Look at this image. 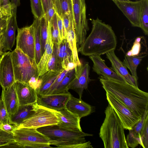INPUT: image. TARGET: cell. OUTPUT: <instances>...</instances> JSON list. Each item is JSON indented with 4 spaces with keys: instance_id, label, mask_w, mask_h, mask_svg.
I'll list each match as a JSON object with an SVG mask.
<instances>
[{
    "instance_id": "6da1fadb",
    "label": "cell",
    "mask_w": 148,
    "mask_h": 148,
    "mask_svg": "<svg viewBox=\"0 0 148 148\" xmlns=\"http://www.w3.org/2000/svg\"><path fill=\"white\" fill-rule=\"evenodd\" d=\"M99 81L106 92L111 94L125 105L140 120L148 110V93L138 87L100 76Z\"/></svg>"
},
{
    "instance_id": "7a4b0ae2",
    "label": "cell",
    "mask_w": 148,
    "mask_h": 148,
    "mask_svg": "<svg viewBox=\"0 0 148 148\" xmlns=\"http://www.w3.org/2000/svg\"><path fill=\"white\" fill-rule=\"evenodd\" d=\"M91 23V32L78 52L89 56H101L114 51L117 45V38L111 27L98 17L92 19Z\"/></svg>"
},
{
    "instance_id": "3957f363",
    "label": "cell",
    "mask_w": 148,
    "mask_h": 148,
    "mask_svg": "<svg viewBox=\"0 0 148 148\" xmlns=\"http://www.w3.org/2000/svg\"><path fill=\"white\" fill-rule=\"evenodd\" d=\"M105 117L100 127L99 136L105 148H128L124 130L113 108L108 103L105 111Z\"/></svg>"
},
{
    "instance_id": "277c9868",
    "label": "cell",
    "mask_w": 148,
    "mask_h": 148,
    "mask_svg": "<svg viewBox=\"0 0 148 148\" xmlns=\"http://www.w3.org/2000/svg\"><path fill=\"white\" fill-rule=\"evenodd\" d=\"M37 131L46 137L50 145L62 148H83V143L86 141L85 136L93 134L69 130L60 127L57 124L38 128Z\"/></svg>"
},
{
    "instance_id": "5b68a950",
    "label": "cell",
    "mask_w": 148,
    "mask_h": 148,
    "mask_svg": "<svg viewBox=\"0 0 148 148\" xmlns=\"http://www.w3.org/2000/svg\"><path fill=\"white\" fill-rule=\"evenodd\" d=\"M15 81L28 84L33 77H39L35 61L29 58L17 47L11 52Z\"/></svg>"
},
{
    "instance_id": "8992f818",
    "label": "cell",
    "mask_w": 148,
    "mask_h": 148,
    "mask_svg": "<svg viewBox=\"0 0 148 148\" xmlns=\"http://www.w3.org/2000/svg\"><path fill=\"white\" fill-rule=\"evenodd\" d=\"M74 28L78 51L84 42L89 30L85 0H72Z\"/></svg>"
},
{
    "instance_id": "52a82bcc",
    "label": "cell",
    "mask_w": 148,
    "mask_h": 148,
    "mask_svg": "<svg viewBox=\"0 0 148 148\" xmlns=\"http://www.w3.org/2000/svg\"><path fill=\"white\" fill-rule=\"evenodd\" d=\"M58 121L53 111L39 106L36 103L35 113L24 120L17 127L37 129L45 126L57 124Z\"/></svg>"
},
{
    "instance_id": "ba28073f",
    "label": "cell",
    "mask_w": 148,
    "mask_h": 148,
    "mask_svg": "<svg viewBox=\"0 0 148 148\" xmlns=\"http://www.w3.org/2000/svg\"><path fill=\"white\" fill-rule=\"evenodd\" d=\"M108 103L118 116L124 129H132L140 120L123 103L114 96L106 92Z\"/></svg>"
},
{
    "instance_id": "9c48e42d",
    "label": "cell",
    "mask_w": 148,
    "mask_h": 148,
    "mask_svg": "<svg viewBox=\"0 0 148 148\" xmlns=\"http://www.w3.org/2000/svg\"><path fill=\"white\" fill-rule=\"evenodd\" d=\"M16 47L29 58L35 60V48L34 23L28 26L17 28Z\"/></svg>"
},
{
    "instance_id": "30bf717a",
    "label": "cell",
    "mask_w": 148,
    "mask_h": 148,
    "mask_svg": "<svg viewBox=\"0 0 148 148\" xmlns=\"http://www.w3.org/2000/svg\"><path fill=\"white\" fill-rule=\"evenodd\" d=\"M13 134L15 142L20 147L25 148L27 145L32 143L50 144V140L36 128L16 127Z\"/></svg>"
},
{
    "instance_id": "8fae6325",
    "label": "cell",
    "mask_w": 148,
    "mask_h": 148,
    "mask_svg": "<svg viewBox=\"0 0 148 148\" xmlns=\"http://www.w3.org/2000/svg\"><path fill=\"white\" fill-rule=\"evenodd\" d=\"M90 67L88 62L77 66L75 67L74 76L69 83L68 89L75 91L82 98L83 91L86 89L92 80L89 77Z\"/></svg>"
},
{
    "instance_id": "7c38bea8",
    "label": "cell",
    "mask_w": 148,
    "mask_h": 148,
    "mask_svg": "<svg viewBox=\"0 0 148 148\" xmlns=\"http://www.w3.org/2000/svg\"><path fill=\"white\" fill-rule=\"evenodd\" d=\"M128 19L132 26L140 28L142 0L128 1H113Z\"/></svg>"
},
{
    "instance_id": "4fadbf2b",
    "label": "cell",
    "mask_w": 148,
    "mask_h": 148,
    "mask_svg": "<svg viewBox=\"0 0 148 148\" xmlns=\"http://www.w3.org/2000/svg\"><path fill=\"white\" fill-rule=\"evenodd\" d=\"M71 94L69 92L38 96L36 103L50 110L58 111L66 108Z\"/></svg>"
},
{
    "instance_id": "5bb4252c",
    "label": "cell",
    "mask_w": 148,
    "mask_h": 148,
    "mask_svg": "<svg viewBox=\"0 0 148 148\" xmlns=\"http://www.w3.org/2000/svg\"><path fill=\"white\" fill-rule=\"evenodd\" d=\"M15 82L11 52L8 51L0 58V85L6 88Z\"/></svg>"
},
{
    "instance_id": "9a60e30c",
    "label": "cell",
    "mask_w": 148,
    "mask_h": 148,
    "mask_svg": "<svg viewBox=\"0 0 148 148\" xmlns=\"http://www.w3.org/2000/svg\"><path fill=\"white\" fill-rule=\"evenodd\" d=\"M60 127L69 130L82 131L80 125V119L65 108L58 111H53Z\"/></svg>"
},
{
    "instance_id": "2e32d148",
    "label": "cell",
    "mask_w": 148,
    "mask_h": 148,
    "mask_svg": "<svg viewBox=\"0 0 148 148\" xmlns=\"http://www.w3.org/2000/svg\"><path fill=\"white\" fill-rule=\"evenodd\" d=\"M89 57L93 63V71L97 74L109 79L126 82L122 77L107 66L100 56L93 55Z\"/></svg>"
},
{
    "instance_id": "e0dca14e",
    "label": "cell",
    "mask_w": 148,
    "mask_h": 148,
    "mask_svg": "<svg viewBox=\"0 0 148 148\" xmlns=\"http://www.w3.org/2000/svg\"><path fill=\"white\" fill-rule=\"evenodd\" d=\"M16 13L12 12V15L7 20L5 29L3 34V52L11 51L14 45L15 40V32L17 25Z\"/></svg>"
},
{
    "instance_id": "ac0fdd59",
    "label": "cell",
    "mask_w": 148,
    "mask_h": 148,
    "mask_svg": "<svg viewBox=\"0 0 148 148\" xmlns=\"http://www.w3.org/2000/svg\"><path fill=\"white\" fill-rule=\"evenodd\" d=\"M106 55L111 63L112 70L122 77L127 83L138 87V80L130 74L127 68L115 54L114 51L106 53Z\"/></svg>"
},
{
    "instance_id": "d6986e66",
    "label": "cell",
    "mask_w": 148,
    "mask_h": 148,
    "mask_svg": "<svg viewBox=\"0 0 148 148\" xmlns=\"http://www.w3.org/2000/svg\"><path fill=\"white\" fill-rule=\"evenodd\" d=\"M15 83L19 105L36 103L38 96L35 89L25 83L16 81Z\"/></svg>"
},
{
    "instance_id": "ffe728a7",
    "label": "cell",
    "mask_w": 148,
    "mask_h": 148,
    "mask_svg": "<svg viewBox=\"0 0 148 148\" xmlns=\"http://www.w3.org/2000/svg\"><path fill=\"white\" fill-rule=\"evenodd\" d=\"M56 50V70L65 69L67 64L73 62L71 50L66 38L62 40Z\"/></svg>"
},
{
    "instance_id": "44dd1931",
    "label": "cell",
    "mask_w": 148,
    "mask_h": 148,
    "mask_svg": "<svg viewBox=\"0 0 148 148\" xmlns=\"http://www.w3.org/2000/svg\"><path fill=\"white\" fill-rule=\"evenodd\" d=\"M66 108L80 119L90 114L93 110L92 106L83 101L82 98H77L71 95L66 104Z\"/></svg>"
},
{
    "instance_id": "7402d4cb",
    "label": "cell",
    "mask_w": 148,
    "mask_h": 148,
    "mask_svg": "<svg viewBox=\"0 0 148 148\" xmlns=\"http://www.w3.org/2000/svg\"><path fill=\"white\" fill-rule=\"evenodd\" d=\"M15 83L10 86L2 89L1 98L9 115L14 114L19 106Z\"/></svg>"
},
{
    "instance_id": "603a6c76",
    "label": "cell",
    "mask_w": 148,
    "mask_h": 148,
    "mask_svg": "<svg viewBox=\"0 0 148 148\" xmlns=\"http://www.w3.org/2000/svg\"><path fill=\"white\" fill-rule=\"evenodd\" d=\"M36 103L31 104L19 105L14 114L9 115V123L19 126L25 119L32 116L35 112Z\"/></svg>"
},
{
    "instance_id": "cb8c5ba5",
    "label": "cell",
    "mask_w": 148,
    "mask_h": 148,
    "mask_svg": "<svg viewBox=\"0 0 148 148\" xmlns=\"http://www.w3.org/2000/svg\"><path fill=\"white\" fill-rule=\"evenodd\" d=\"M53 46L51 30L49 26L48 36L45 45V50L37 64L39 76L41 75L48 71L47 66L48 62L52 53Z\"/></svg>"
},
{
    "instance_id": "d4e9b609",
    "label": "cell",
    "mask_w": 148,
    "mask_h": 148,
    "mask_svg": "<svg viewBox=\"0 0 148 148\" xmlns=\"http://www.w3.org/2000/svg\"><path fill=\"white\" fill-rule=\"evenodd\" d=\"M64 70L62 69L54 71H49L40 76L42 82L39 88L36 90L37 95H46L58 75Z\"/></svg>"
},
{
    "instance_id": "484cf974",
    "label": "cell",
    "mask_w": 148,
    "mask_h": 148,
    "mask_svg": "<svg viewBox=\"0 0 148 148\" xmlns=\"http://www.w3.org/2000/svg\"><path fill=\"white\" fill-rule=\"evenodd\" d=\"M66 38L71 50L73 62L75 66H79L82 63L80 62L78 55L76 36L74 28L73 16L70 18V25L67 33Z\"/></svg>"
},
{
    "instance_id": "4316f807",
    "label": "cell",
    "mask_w": 148,
    "mask_h": 148,
    "mask_svg": "<svg viewBox=\"0 0 148 148\" xmlns=\"http://www.w3.org/2000/svg\"><path fill=\"white\" fill-rule=\"evenodd\" d=\"M145 38L139 36L135 39L131 49L125 55L128 56H146L147 54V48Z\"/></svg>"
},
{
    "instance_id": "83f0119b",
    "label": "cell",
    "mask_w": 148,
    "mask_h": 148,
    "mask_svg": "<svg viewBox=\"0 0 148 148\" xmlns=\"http://www.w3.org/2000/svg\"><path fill=\"white\" fill-rule=\"evenodd\" d=\"M33 23L34 25V36L35 48V60L37 65L42 57L40 19H35Z\"/></svg>"
},
{
    "instance_id": "f1b7e54d",
    "label": "cell",
    "mask_w": 148,
    "mask_h": 148,
    "mask_svg": "<svg viewBox=\"0 0 148 148\" xmlns=\"http://www.w3.org/2000/svg\"><path fill=\"white\" fill-rule=\"evenodd\" d=\"M145 56H128L125 55L122 62L123 65L130 71L132 76L137 80L138 77L137 73V68Z\"/></svg>"
},
{
    "instance_id": "f546056e",
    "label": "cell",
    "mask_w": 148,
    "mask_h": 148,
    "mask_svg": "<svg viewBox=\"0 0 148 148\" xmlns=\"http://www.w3.org/2000/svg\"><path fill=\"white\" fill-rule=\"evenodd\" d=\"M54 8L61 17L65 13L73 15L72 0H56Z\"/></svg>"
},
{
    "instance_id": "4dcf8cb0",
    "label": "cell",
    "mask_w": 148,
    "mask_h": 148,
    "mask_svg": "<svg viewBox=\"0 0 148 148\" xmlns=\"http://www.w3.org/2000/svg\"><path fill=\"white\" fill-rule=\"evenodd\" d=\"M75 73V68L68 71L64 78L52 94H57L68 92V86L73 78Z\"/></svg>"
},
{
    "instance_id": "1f68e13d",
    "label": "cell",
    "mask_w": 148,
    "mask_h": 148,
    "mask_svg": "<svg viewBox=\"0 0 148 148\" xmlns=\"http://www.w3.org/2000/svg\"><path fill=\"white\" fill-rule=\"evenodd\" d=\"M51 32L54 46L58 48L61 41L59 35L58 27L57 13L56 12L53 16L51 21L49 23Z\"/></svg>"
},
{
    "instance_id": "d6a6232c",
    "label": "cell",
    "mask_w": 148,
    "mask_h": 148,
    "mask_svg": "<svg viewBox=\"0 0 148 148\" xmlns=\"http://www.w3.org/2000/svg\"><path fill=\"white\" fill-rule=\"evenodd\" d=\"M140 27L145 35L148 34V0H142Z\"/></svg>"
},
{
    "instance_id": "836d02e7",
    "label": "cell",
    "mask_w": 148,
    "mask_h": 148,
    "mask_svg": "<svg viewBox=\"0 0 148 148\" xmlns=\"http://www.w3.org/2000/svg\"><path fill=\"white\" fill-rule=\"evenodd\" d=\"M40 37L42 56L44 52L45 45L47 38L48 32L49 24L44 16L40 19Z\"/></svg>"
},
{
    "instance_id": "e575fe53",
    "label": "cell",
    "mask_w": 148,
    "mask_h": 148,
    "mask_svg": "<svg viewBox=\"0 0 148 148\" xmlns=\"http://www.w3.org/2000/svg\"><path fill=\"white\" fill-rule=\"evenodd\" d=\"M32 13L35 19H40L44 16L41 0H30Z\"/></svg>"
},
{
    "instance_id": "d590c367",
    "label": "cell",
    "mask_w": 148,
    "mask_h": 148,
    "mask_svg": "<svg viewBox=\"0 0 148 148\" xmlns=\"http://www.w3.org/2000/svg\"><path fill=\"white\" fill-rule=\"evenodd\" d=\"M15 142L13 134L5 132L0 128V147H5Z\"/></svg>"
},
{
    "instance_id": "8d00e7d4",
    "label": "cell",
    "mask_w": 148,
    "mask_h": 148,
    "mask_svg": "<svg viewBox=\"0 0 148 148\" xmlns=\"http://www.w3.org/2000/svg\"><path fill=\"white\" fill-rule=\"evenodd\" d=\"M129 131L126 139L127 145L129 147L134 148L140 144L139 136L132 129Z\"/></svg>"
},
{
    "instance_id": "74e56055",
    "label": "cell",
    "mask_w": 148,
    "mask_h": 148,
    "mask_svg": "<svg viewBox=\"0 0 148 148\" xmlns=\"http://www.w3.org/2000/svg\"><path fill=\"white\" fill-rule=\"evenodd\" d=\"M139 144L144 148H148V115L140 133Z\"/></svg>"
},
{
    "instance_id": "f35d334b",
    "label": "cell",
    "mask_w": 148,
    "mask_h": 148,
    "mask_svg": "<svg viewBox=\"0 0 148 148\" xmlns=\"http://www.w3.org/2000/svg\"><path fill=\"white\" fill-rule=\"evenodd\" d=\"M9 114L3 100L0 98V122L2 124L9 123Z\"/></svg>"
},
{
    "instance_id": "ab89813d",
    "label": "cell",
    "mask_w": 148,
    "mask_h": 148,
    "mask_svg": "<svg viewBox=\"0 0 148 148\" xmlns=\"http://www.w3.org/2000/svg\"><path fill=\"white\" fill-rule=\"evenodd\" d=\"M148 115V110L144 113L141 119L134 125L132 129L140 137V134L144 126L147 116Z\"/></svg>"
},
{
    "instance_id": "60d3db41",
    "label": "cell",
    "mask_w": 148,
    "mask_h": 148,
    "mask_svg": "<svg viewBox=\"0 0 148 148\" xmlns=\"http://www.w3.org/2000/svg\"><path fill=\"white\" fill-rule=\"evenodd\" d=\"M47 66L48 71L57 70L56 50L54 46L53 51L49 60Z\"/></svg>"
},
{
    "instance_id": "b9f144b4",
    "label": "cell",
    "mask_w": 148,
    "mask_h": 148,
    "mask_svg": "<svg viewBox=\"0 0 148 148\" xmlns=\"http://www.w3.org/2000/svg\"><path fill=\"white\" fill-rule=\"evenodd\" d=\"M68 71L64 69L58 76L52 84L46 95L52 94L57 86L64 78Z\"/></svg>"
},
{
    "instance_id": "7bdbcfd3",
    "label": "cell",
    "mask_w": 148,
    "mask_h": 148,
    "mask_svg": "<svg viewBox=\"0 0 148 148\" xmlns=\"http://www.w3.org/2000/svg\"><path fill=\"white\" fill-rule=\"evenodd\" d=\"M58 29L60 39L61 41L66 38L67 32L63 24L62 19L57 13Z\"/></svg>"
},
{
    "instance_id": "ee69618b",
    "label": "cell",
    "mask_w": 148,
    "mask_h": 148,
    "mask_svg": "<svg viewBox=\"0 0 148 148\" xmlns=\"http://www.w3.org/2000/svg\"><path fill=\"white\" fill-rule=\"evenodd\" d=\"M55 1L56 0H41L45 14L50 8L54 7Z\"/></svg>"
},
{
    "instance_id": "f6af8a7d",
    "label": "cell",
    "mask_w": 148,
    "mask_h": 148,
    "mask_svg": "<svg viewBox=\"0 0 148 148\" xmlns=\"http://www.w3.org/2000/svg\"><path fill=\"white\" fill-rule=\"evenodd\" d=\"M16 128V126L9 123H1L0 125V128L1 130L9 133L13 134L14 130Z\"/></svg>"
},
{
    "instance_id": "bcb514c9",
    "label": "cell",
    "mask_w": 148,
    "mask_h": 148,
    "mask_svg": "<svg viewBox=\"0 0 148 148\" xmlns=\"http://www.w3.org/2000/svg\"><path fill=\"white\" fill-rule=\"evenodd\" d=\"M72 15H73L65 13L63 14L61 17L63 25L67 33L70 25V17Z\"/></svg>"
},
{
    "instance_id": "7dc6e473",
    "label": "cell",
    "mask_w": 148,
    "mask_h": 148,
    "mask_svg": "<svg viewBox=\"0 0 148 148\" xmlns=\"http://www.w3.org/2000/svg\"><path fill=\"white\" fill-rule=\"evenodd\" d=\"M56 12L55 8L52 7L50 8L45 14L44 16L48 23L51 22L52 18Z\"/></svg>"
},
{
    "instance_id": "c3c4849f",
    "label": "cell",
    "mask_w": 148,
    "mask_h": 148,
    "mask_svg": "<svg viewBox=\"0 0 148 148\" xmlns=\"http://www.w3.org/2000/svg\"><path fill=\"white\" fill-rule=\"evenodd\" d=\"M0 7H2L12 14L10 1L9 0H0Z\"/></svg>"
},
{
    "instance_id": "681fc988",
    "label": "cell",
    "mask_w": 148,
    "mask_h": 148,
    "mask_svg": "<svg viewBox=\"0 0 148 148\" xmlns=\"http://www.w3.org/2000/svg\"><path fill=\"white\" fill-rule=\"evenodd\" d=\"M12 12L16 13L17 7L20 5V0H10Z\"/></svg>"
},
{
    "instance_id": "f907efd6",
    "label": "cell",
    "mask_w": 148,
    "mask_h": 148,
    "mask_svg": "<svg viewBox=\"0 0 148 148\" xmlns=\"http://www.w3.org/2000/svg\"><path fill=\"white\" fill-rule=\"evenodd\" d=\"M8 18H3L0 21V35L3 34L5 29Z\"/></svg>"
},
{
    "instance_id": "816d5d0a",
    "label": "cell",
    "mask_w": 148,
    "mask_h": 148,
    "mask_svg": "<svg viewBox=\"0 0 148 148\" xmlns=\"http://www.w3.org/2000/svg\"><path fill=\"white\" fill-rule=\"evenodd\" d=\"M3 34L0 35V58L3 55L4 52H3Z\"/></svg>"
},
{
    "instance_id": "f5cc1de1",
    "label": "cell",
    "mask_w": 148,
    "mask_h": 148,
    "mask_svg": "<svg viewBox=\"0 0 148 148\" xmlns=\"http://www.w3.org/2000/svg\"><path fill=\"white\" fill-rule=\"evenodd\" d=\"M75 66L74 62H70L67 64L65 70L69 71L74 69Z\"/></svg>"
},
{
    "instance_id": "db71d44e",
    "label": "cell",
    "mask_w": 148,
    "mask_h": 148,
    "mask_svg": "<svg viewBox=\"0 0 148 148\" xmlns=\"http://www.w3.org/2000/svg\"><path fill=\"white\" fill-rule=\"evenodd\" d=\"M119 1H129L130 0H117Z\"/></svg>"
},
{
    "instance_id": "11a10c76",
    "label": "cell",
    "mask_w": 148,
    "mask_h": 148,
    "mask_svg": "<svg viewBox=\"0 0 148 148\" xmlns=\"http://www.w3.org/2000/svg\"><path fill=\"white\" fill-rule=\"evenodd\" d=\"M112 1H113L114 0H111Z\"/></svg>"
},
{
    "instance_id": "9f6ffc18",
    "label": "cell",
    "mask_w": 148,
    "mask_h": 148,
    "mask_svg": "<svg viewBox=\"0 0 148 148\" xmlns=\"http://www.w3.org/2000/svg\"><path fill=\"white\" fill-rule=\"evenodd\" d=\"M1 123L0 122V125L1 124Z\"/></svg>"
},
{
    "instance_id": "6f0895ef",
    "label": "cell",
    "mask_w": 148,
    "mask_h": 148,
    "mask_svg": "<svg viewBox=\"0 0 148 148\" xmlns=\"http://www.w3.org/2000/svg\"></svg>"
}]
</instances>
